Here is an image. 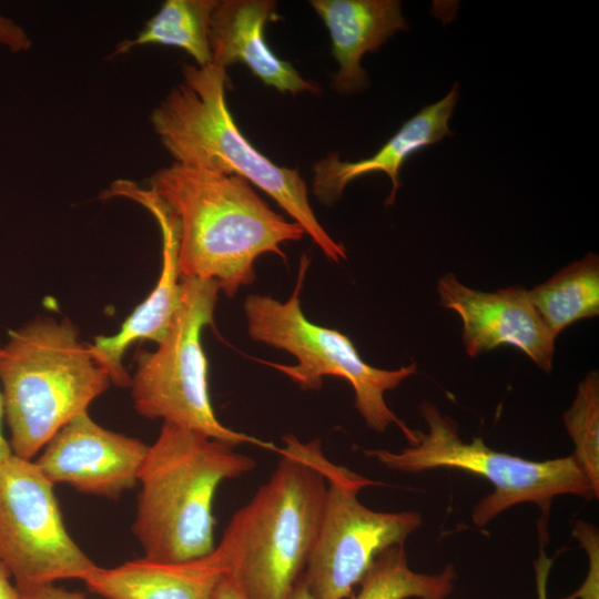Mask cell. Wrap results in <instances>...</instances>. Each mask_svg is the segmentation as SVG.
Returning <instances> with one entry per match:
<instances>
[{
	"instance_id": "cell-1",
	"label": "cell",
	"mask_w": 599,
	"mask_h": 599,
	"mask_svg": "<svg viewBox=\"0 0 599 599\" xmlns=\"http://www.w3.org/2000/svg\"><path fill=\"white\" fill-rule=\"evenodd\" d=\"M146 190L175 226L181 278L214 281L229 297L254 282L261 255L286 261L282 245L305 235L236 175L173 162L152 174Z\"/></svg>"
},
{
	"instance_id": "cell-2",
	"label": "cell",
	"mask_w": 599,
	"mask_h": 599,
	"mask_svg": "<svg viewBox=\"0 0 599 599\" xmlns=\"http://www.w3.org/2000/svg\"><path fill=\"white\" fill-rule=\"evenodd\" d=\"M227 81L226 69L213 63L182 65V82L150 116L163 148L174 163L244 179L273 199L328 260H346L345 246L315 215L300 171L271 161L236 125L225 99Z\"/></svg>"
},
{
	"instance_id": "cell-3",
	"label": "cell",
	"mask_w": 599,
	"mask_h": 599,
	"mask_svg": "<svg viewBox=\"0 0 599 599\" xmlns=\"http://www.w3.org/2000/svg\"><path fill=\"white\" fill-rule=\"evenodd\" d=\"M271 478L234 514L222 542L231 576L247 599H286L315 546L327 493L319 439L283 436Z\"/></svg>"
},
{
	"instance_id": "cell-4",
	"label": "cell",
	"mask_w": 599,
	"mask_h": 599,
	"mask_svg": "<svg viewBox=\"0 0 599 599\" xmlns=\"http://www.w3.org/2000/svg\"><path fill=\"white\" fill-rule=\"evenodd\" d=\"M234 446L163 423L139 473L133 534L144 558L182 562L211 554L213 499L222 481L252 471L255 460Z\"/></svg>"
},
{
	"instance_id": "cell-5",
	"label": "cell",
	"mask_w": 599,
	"mask_h": 599,
	"mask_svg": "<svg viewBox=\"0 0 599 599\" xmlns=\"http://www.w3.org/2000/svg\"><path fill=\"white\" fill-rule=\"evenodd\" d=\"M0 382L12 454L27 460L111 384L74 324L49 316L10 331Z\"/></svg>"
},
{
	"instance_id": "cell-6",
	"label": "cell",
	"mask_w": 599,
	"mask_h": 599,
	"mask_svg": "<svg viewBox=\"0 0 599 599\" xmlns=\"http://www.w3.org/2000/svg\"><path fill=\"white\" fill-rule=\"evenodd\" d=\"M427 430L412 429L408 447L399 451L366 449L367 457L377 459L392 470L422 473L430 469H458L488 480L494 491L481 498L471 510V520L485 527L506 509L535 504L542 516L538 526L547 530L552 500L562 495L585 499L598 497L572 455L547 460H530L494 450L481 437L464 441L457 423L430 402L420 404Z\"/></svg>"
},
{
	"instance_id": "cell-7",
	"label": "cell",
	"mask_w": 599,
	"mask_h": 599,
	"mask_svg": "<svg viewBox=\"0 0 599 599\" xmlns=\"http://www.w3.org/2000/svg\"><path fill=\"white\" fill-rule=\"evenodd\" d=\"M308 266L309 257L303 254L294 290L285 302L260 294H251L244 301L248 336L254 342L285 351L297 361L294 365L263 363L304 390L319 389L327 376L347 380L354 390L355 408L368 428L384 432L396 424L408 438L412 429L388 407L385 393L414 375L417 365L413 363L397 369L374 367L361 357L347 335L311 322L301 306Z\"/></svg>"
},
{
	"instance_id": "cell-8",
	"label": "cell",
	"mask_w": 599,
	"mask_h": 599,
	"mask_svg": "<svg viewBox=\"0 0 599 599\" xmlns=\"http://www.w3.org/2000/svg\"><path fill=\"white\" fill-rule=\"evenodd\" d=\"M220 287L216 282L181 278V302L155 351L135 355L130 386L135 410L161 418L234 447L273 444L224 426L216 417L209 392V363L202 346L203 329L213 324Z\"/></svg>"
},
{
	"instance_id": "cell-9",
	"label": "cell",
	"mask_w": 599,
	"mask_h": 599,
	"mask_svg": "<svg viewBox=\"0 0 599 599\" xmlns=\"http://www.w3.org/2000/svg\"><path fill=\"white\" fill-rule=\"evenodd\" d=\"M327 493L318 536L302 578L316 599H349L375 558L404 545L422 525L416 511L373 510L358 491L379 483L328 460Z\"/></svg>"
},
{
	"instance_id": "cell-10",
	"label": "cell",
	"mask_w": 599,
	"mask_h": 599,
	"mask_svg": "<svg viewBox=\"0 0 599 599\" xmlns=\"http://www.w3.org/2000/svg\"><path fill=\"white\" fill-rule=\"evenodd\" d=\"M53 486L34 461L0 465V564L18 591L83 580L98 566L67 531Z\"/></svg>"
},
{
	"instance_id": "cell-11",
	"label": "cell",
	"mask_w": 599,
	"mask_h": 599,
	"mask_svg": "<svg viewBox=\"0 0 599 599\" xmlns=\"http://www.w3.org/2000/svg\"><path fill=\"white\" fill-rule=\"evenodd\" d=\"M437 292L441 305L461 321L468 356L509 345L525 353L541 370L551 372L557 337L538 315L528 290L511 286L478 291L447 273L439 278Z\"/></svg>"
},
{
	"instance_id": "cell-12",
	"label": "cell",
	"mask_w": 599,
	"mask_h": 599,
	"mask_svg": "<svg viewBox=\"0 0 599 599\" xmlns=\"http://www.w3.org/2000/svg\"><path fill=\"white\" fill-rule=\"evenodd\" d=\"M35 465L54 485L118 498L139 481L149 446L142 440L95 423L83 412L64 425L44 446Z\"/></svg>"
},
{
	"instance_id": "cell-13",
	"label": "cell",
	"mask_w": 599,
	"mask_h": 599,
	"mask_svg": "<svg viewBox=\"0 0 599 599\" xmlns=\"http://www.w3.org/2000/svg\"><path fill=\"white\" fill-rule=\"evenodd\" d=\"M103 199L125 197L145 207L159 224L162 237V265L159 280L146 298L125 318L120 331L112 336H97L89 344L91 354L108 373L111 384L129 387L131 377L123 366L126 349L138 341L164 337L181 302V275L177 263L175 226L146 189L133 181L119 180L102 193Z\"/></svg>"
},
{
	"instance_id": "cell-14",
	"label": "cell",
	"mask_w": 599,
	"mask_h": 599,
	"mask_svg": "<svg viewBox=\"0 0 599 599\" xmlns=\"http://www.w3.org/2000/svg\"><path fill=\"white\" fill-rule=\"evenodd\" d=\"M276 8L273 0H219L210 23L211 63L223 69L243 63L280 93L319 94L317 83L305 79L267 44L265 27Z\"/></svg>"
},
{
	"instance_id": "cell-15",
	"label": "cell",
	"mask_w": 599,
	"mask_h": 599,
	"mask_svg": "<svg viewBox=\"0 0 599 599\" xmlns=\"http://www.w3.org/2000/svg\"><path fill=\"white\" fill-rule=\"evenodd\" d=\"M458 85L439 101L424 106L403 123L399 130L369 158L342 161L333 152L313 165L311 190L324 205H334L354 180L377 172L385 173L392 183L386 204L392 205L400 187L399 172L405 161L417 151L453 135L448 121L458 100Z\"/></svg>"
},
{
	"instance_id": "cell-16",
	"label": "cell",
	"mask_w": 599,
	"mask_h": 599,
	"mask_svg": "<svg viewBox=\"0 0 599 599\" xmlns=\"http://www.w3.org/2000/svg\"><path fill=\"white\" fill-rule=\"evenodd\" d=\"M232 559L221 541L199 559L164 562L139 558L112 568L97 566L82 580L106 599H216Z\"/></svg>"
},
{
	"instance_id": "cell-17",
	"label": "cell",
	"mask_w": 599,
	"mask_h": 599,
	"mask_svg": "<svg viewBox=\"0 0 599 599\" xmlns=\"http://www.w3.org/2000/svg\"><path fill=\"white\" fill-rule=\"evenodd\" d=\"M309 6L328 30L332 54L338 64L332 88L353 94L368 85L362 67L367 52L377 51L407 22L397 0H311Z\"/></svg>"
},
{
	"instance_id": "cell-18",
	"label": "cell",
	"mask_w": 599,
	"mask_h": 599,
	"mask_svg": "<svg viewBox=\"0 0 599 599\" xmlns=\"http://www.w3.org/2000/svg\"><path fill=\"white\" fill-rule=\"evenodd\" d=\"M548 329L558 336L566 327L599 314V257L593 253L565 266L529 291Z\"/></svg>"
},
{
	"instance_id": "cell-19",
	"label": "cell",
	"mask_w": 599,
	"mask_h": 599,
	"mask_svg": "<svg viewBox=\"0 0 599 599\" xmlns=\"http://www.w3.org/2000/svg\"><path fill=\"white\" fill-rule=\"evenodd\" d=\"M219 0H166L133 39L119 42L108 57L114 59L145 44L175 47L190 54L195 65L212 62L210 23Z\"/></svg>"
},
{
	"instance_id": "cell-20",
	"label": "cell",
	"mask_w": 599,
	"mask_h": 599,
	"mask_svg": "<svg viewBox=\"0 0 599 599\" xmlns=\"http://www.w3.org/2000/svg\"><path fill=\"white\" fill-rule=\"evenodd\" d=\"M457 573L448 565L438 573H423L408 565L404 545L389 547L375 558L349 599H446Z\"/></svg>"
},
{
	"instance_id": "cell-21",
	"label": "cell",
	"mask_w": 599,
	"mask_h": 599,
	"mask_svg": "<svg viewBox=\"0 0 599 599\" xmlns=\"http://www.w3.org/2000/svg\"><path fill=\"white\" fill-rule=\"evenodd\" d=\"M575 449L571 454L599 497V375L591 370L579 383L562 416Z\"/></svg>"
},
{
	"instance_id": "cell-22",
	"label": "cell",
	"mask_w": 599,
	"mask_h": 599,
	"mask_svg": "<svg viewBox=\"0 0 599 599\" xmlns=\"http://www.w3.org/2000/svg\"><path fill=\"white\" fill-rule=\"evenodd\" d=\"M573 536L580 541L589 557V568L581 587L562 599H599V538L598 529L582 520L575 522Z\"/></svg>"
},
{
	"instance_id": "cell-23",
	"label": "cell",
	"mask_w": 599,
	"mask_h": 599,
	"mask_svg": "<svg viewBox=\"0 0 599 599\" xmlns=\"http://www.w3.org/2000/svg\"><path fill=\"white\" fill-rule=\"evenodd\" d=\"M0 44L12 52H23L31 49L32 41L17 22L0 13Z\"/></svg>"
},
{
	"instance_id": "cell-24",
	"label": "cell",
	"mask_w": 599,
	"mask_h": 599,
	"mask_svg": "<svg viewBox=\"0 0 599 599\" xmlns=\"http://www.w3.org/2000/svg\"><path fill=\"white\" fill-rule=\"evenodd\" d=\"M20 599H87L80 592L69 591L51 585L18 591Z\"/></svg>"
},
{
	"instance_id": "cell-25",
	"label": "cell",
	"mask_w": 599,
	"mask_h": 599,
	"mask_svg": "<svg viewBox=\"0 0 599 599\" xmlns=\"http://www.w3.org/2000/svg\"><path fill=\"white\" fill-rule=\"evenodd\" d=\"M538 558L534 561L537 599H548L547 583L552 560L546 556L544 545L546 538L541 536Z\"/></svg>"
},
{
	"instance_id": "cell-26",
	"label": "cell",
	"mask_w": 599,
	"mask_h": 599,
	"mask_svg": "<svg viewBox=\"0 0 599 599\" xmlns=\"http://www.w3.org/2000/svg\"><path fill=\"white\" fill-rule=\"evenodd\" d=\"M216 599H247L234 578L227 575L217 590Z\"/></svg>"
},
{
	"instance_id": "cell-27",
	"label": "cell",
	"mask_w": 599,
	"mask_h": 599,
	"mask_svg": "<svg viewBox=\"0 0 599 599\" xmlns=\"http://www.w3.org/2000/svg\"><path fill=\"white\" fill-rule=\"evenodd\" d=\"M10 577L8 570L0 564V599H20L16 586L9 580Z\"/></svg>"
},
{
	"instance_id": "cell-28",
	"label": "cell",
	"mask_w": 599,
	"mask_h": 599,
	"mask_svg": "<svg viewBox=\"0 0 599 599\" xmlns=\"http://www.w3.org/2000/svg\"><path fill=\"white\" fill-rule=\"evenodd\" d=\"M0 351H1V345H0ZM3 413H4L3 397H2V392L0 390V465H2L8 458H10L13 455L10 444L6 440V438L2 435L1 420H2Z\"/></svg>"
},
{
	"instance_id": "cell-29",
	"label": "cell",
	"mask_w": 599,
	"mask_h": 599,
	"mask_svg": "<svg viewBox=\"0 0 599 599\" xmlns=\"http://www.w3.org/2000/svg\"><path fill=\"white\" fill-rule=\"evenodd\" d=\"M286 599H316L307 586L305 585L303 578L298 580V582L293 588L292 592Z\"/></svg>"
}]
</instances>
